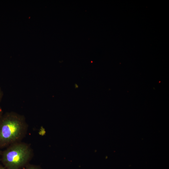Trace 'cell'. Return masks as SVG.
Instances as JSON below:
<instances>
[{"mask_svg": "<svg viewBox=\"0 0 169 169\" xmlns=\"http://www.w3.org/2000/svg\"><path fill=\"white\" fill-rule=\"evenodd\" d=\"M28 126L23 115L14 112L3 114L0 119V149L21 141Z\"/></svg>", "mask_w": 169, "mask_h": 169, "instance_id": "obj_1", "label": "cell"}, {"mask_svg": "<svg viewBox=\"0 0 169 169\" xmlns=\"http://www.w3.org/2000/svg\"><path fill=\"white\" fill-rule=\"evenodd\" d=\"M33 155L30 146L20 141L2 151L1 161L6 169H22L29 164Z\"/></svg>", "mask_w": 169, "mask_h": 169, "instance_id": "obj_2", "label": "cell"}, {"mask_svg": "<svg viewBox=\"0 0 169 169\" xmlns=\"http://www.w3.org/2000/svg\"><path fill=\"white\" fill-rule=\"evenodd\" d=\"M22 169H42L39 166L28 164Z\"/></svg>", "mask_w": 169, "mask_h": 169, "instance_id": "obj_3", "label": "cell"}, {"mask_svg": "<svg viewBox=\"0 0 169 169\" xmlns=\"http://www.w3.org/2000/svg\"><path fill=\"white\" fill-rule=\"evenodd\" d=\"M3 92L0 87V103L1 102L3 96Z\"/></svg>", "mask_w": 169, "mask_h": 169, "instance_id": "obj_4", "label": "cell"}, {"mask_svg": "<svg viewBox=\"0 0 169 169\" xmlns=\"http://www.w3.org/2000/svg\"><path fill=\"white\" fill-rule=\"evenodd\" d=\"M3 114V111L2 108L0 106V119Z\"/></svg>", "mask_w": 169, "mask_h": 169, "instance_id": "obj_5", "label": "cell"}, {"mask_svg": "<svg viewBox=\"0 0 169 169\" xmlns=\"http://www.w3.org/2000/svg\"><path fill=\"white\" fill-rule=\"evenodd\" d=\"M0 169H6L3 166L0 165Z\"/></svg>", "mask_w": 169, "mask_h": 169, "instance_id": "obj_6", "label": "cell"}, {"mask_svg": "<svg viewBox=\"0 0 169 169\" xmlns=\"http://www.w3.org/2000/svg\"><path fill=\"white\" fill-rule=\"evenodd\" d=\"M74 87L75 89H77L78 88L79 86L77 84H74Z\"/></svg>", "mask_w": 169, "mask_h": 169, "instance_id": "obj_7", "label": "cell"}, {"mask_svg": "<svg viewBox=\"0 0 169 169\" xmlns=\"http://www.w3.org/2000/svg\"><path fill=\"white\" fill-rule=\"evenodd\" d=\"M2 152V151L1 150V149H0V161H1V156Z\"/></svg>", "mask_w": 169, "mask_h": 169, "instance_id": "obj_8", "label": "cell"}]
</instances>
